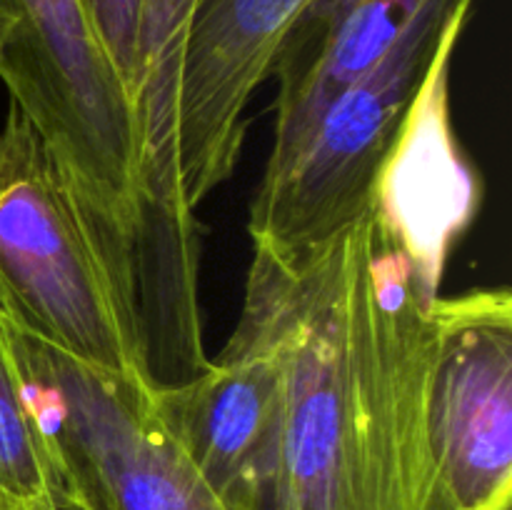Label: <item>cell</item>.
<instances>
[{
    "instance_id": "1",
    "label": "cell",
    "mask_w": 512,
    "mask_h": 510,
    "mask_svg": "<svg viewBox=\"0 0 512 510\" xmlns=\"http://www.w3.org/2000/svg\"><path fill=\"white\" fill-rule=\"evenodd\" d=\"M435 298L375 205L300 265L255 250L240 315L285 385L260 510H450L425 420Z\"/></svg>"
},
{
    "instance_id": "2",
    "label": "cell",
    "mask_w": 512,
    "mask_h": 510,
    "mask_svg": "<svg viewBox=\"0 0 512 510\" xmlns=\"http://www.w3.org/2000/svg\"><path fill=\"white\" fill-rule=\"evenodd\" d=\"M0 310L80 363L153 383L78 203L13 103L0 125Z\"/></svg>"
},
{
    "instance_id": "3",
    "label": "cell",
    "mask_w": 512,
    "mask_h": 510,
    "mask_svg": "<svg viewBox=\"0 0 512 510\" xmlns=\"http://www.w3.org/2000/svg\"><path fill=\"white\" fill-rule=\"evenodd\" d=\"M473 5L475 0H455L425 15L320 113L278 170L263 175L250 205L253 250L300 265L373 208L375 185L440 40L453 25L468 23Z\"/></svg>"
},
{
    "instance_id": "4",
    "label": "cell",
    "mask_w": 512,
    "mask_h": 510,
    "mask_svg": "<svg viewBox=\"0 0 512 510\" xmlns=\"http://www.w3.org/2000/svg\"><path fill=\"white\" fill-rule=\"evenodd\" d=\"M8 325L70 498L88 510H230L158 415L153 383L80 363Z\"/></svg>"
},
{
    "instance_id": "5",
    "label": "cell",
    "mask_w": 512,
    "mask_h": 510,
    "mask_svg": "<svg viewBox=\"0 0 512 510\" xmlns=\"http://www.w3.org/2000/svg\"><path fill=\"white\" fill-rule=\"evenodd\" d=\"M450 510L512 505V295L478 288L433 303L425 398Z\"/></svg>"
},
{
    "instance_id": "6",
    "label": "cell",
    "mask_w": 512,
    "mask_h": 510,
    "mask_svg": "<svg viewBox=\"0 0 512 510\" xmlns=\"http://www.w3.org/2000/svg\"><path fill=\"white\" fill-rule=\"evenodd\" d=\"M0 80L65 168L115 160L135 140L128 83L85 0H0Z\"/></svg>"
},
{
    "instance_id": "7",
    "label": "cell",
    "mask_w": 512,
    "mask_h": 510,
    "mask_svg": "<svg viewBox=\"0 0 512 510\" xmlns=\"http://www.w3.org/2000/svg\"><path fill=\"white\" fill-rule=\"evenodd\" d=\"M310 0H195L178 105L180 185L198 208L233 175L248 105Z\"/></svg>"
},
{
    "instance_id": "8",
    "label": "cell",
    "mask_w": 512,
    "mask_h": 510,
    "mask_svg": "<svg viewBox=\"0 0 512 510\" xmlns=\"http://www.w3.org/2000/svg\"><path fill=\"white\" fill-rule=\"evenodd\" d=\"M283 398L278 353L245 315L203 373L153 388L163 423L230 510L263 505L278 455Z\"/></svg>"
},
{
    "instance_id": "9",
    "label": "cell",
    "mask_w": 512,
    "mask_h": 510,
    "mask_svg": "<svg viewBox=\"0 0 512 510\" xmlns=\"http://www.w3.org/2000/svg\"><path fill=\"white\" fill-rule=\"evenodd\" d=\"M465 25H453L440 40L375 185V210L433 295H440L450 248L468 230L480 200L478 175L460 153L448 115V73Z\"/></svg>"
},
{
    "instance_id": "10",
    "label": "cell",
    "mask_w": 512,
    "mask_h": 510,
    "mask_svg": "<svg viewBox=\"0 0 512 510\" xmlns=\"http://www.w3.org/2000/svg\"><path fill=\"white\" fill-rule=\"evenodd\" d=\"M455 0H310L285 35L273 73L278 80L275 140L265 173L295 153L315 120L385 58L420 20Z\"/></svg>"
},
{
    "instance_id": "11",
    "label": "cell",
    "mask_w": 512,
    "mask_h": 510,
    "mask_svg": "<svg viewBox=\"0 0 512 510\" xmlns=\"http://www.w3.org/2000/svg\"><path fill=\"white\" fill-rule=\"evenodd\" d=\"M195 0H143L138 55L130 83L140 138V165L150 178L178 173V105L185 40Z\"/></svg>"
},
{
    "instance_id": "12",
    "label": "cell",
    "mask_w": 512,
    "mask_h": 510,
    "mask_svg": "<svg viewBox=\"0 0 512 510\" xmlns=\"http://www.w3.org/2000/svg\"><path fill=\"white\" fill-rule=\"evenodd\" d=\"M65 498L70 493L63 470L30 405L8 318L0 310V500L13 508Z\"/></svg>"
},
{
    "instance_id": "13",
    "label": "cell",
    "mask_w": 512,
    "mask_h": 510,
    "mask_svg": "<svg viewBox=\"0 0 512 510\" xmlns=\"http://www.w3.org/2000/svg\"><path fill=\"white\" fill-rule=\"evenodd\" d=\"M85 3L93 15L100 40L130 88L135 73V55H138L143 0H85Z\"/></svg>"
},
{
    "instance_id": "14",
    "label": "cell",
    "mask_w": 512,
    "mask_h": 510,
    "mask_svg": "<svg viewBox=\"0 0 512 510\" xmlns=\"http://www.w3.org/2000/svg\"><path fill=\"white\" fill-rule=\"evenodd\" d=\"M5 510H88L85 505H80L78 500L73 498H65L58 500V503H40V505H13V508H5Z\"/></svg>"
},
{
    "instance_id": "15",
    "label": "cell",
    "mask_w": 512,
    "mask_h": 510,
    "mask_svg": "<svg viewBox=\"0 0 512 510\" xmlns=\"http://www.w3.org/2000/svg\"><path fill=\"white\" fill-rule=\"evenodd\" d=\"M5 33H8V23H0V48H3Z\"/></svg>"
},
{
    "instance_id": "16",
    "label": "cell",
    "mask_w": 512,
    "mask_h": 510,
    "mask_svg": "<svg viewBox=\"0 0 512 510\" xmlns=\"http://www.w3.org/2000/svg\"><path fill=\"white\" fill-rule=\"evenodd\" d=\"M0 23H8V20H5V18H3V15H0Z\"/></svg>"
}]
</instances>
